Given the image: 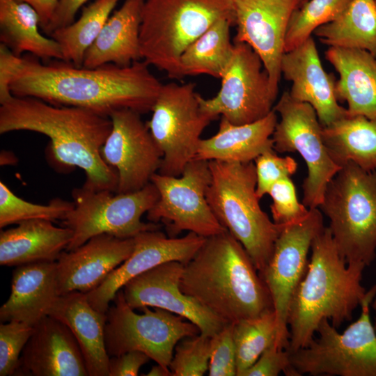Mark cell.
<instances>
[{
    "label": "cell",
    "instance_id": "cell-32",
    "mask_svg": "<svg viewBox=\"0 0 376 376\" xmlns=\"http://www.w3.org/2000/svg\"><path fill=\"white\" fill-rule=\"evenodd\" d=\"M232 25L235 24L230 19L217 21L184 51L180 61L184 77L199 75L221 77L234 52L230 36Z\"/></svg>",
    "mask_w": 376,
    "mask_h": 376
},
{
    "label": "cell",
    "instance_id": "cell-18",
    "mask_svg": "<svg viewBox=\"0 0 376 376\" xmlns=\"http://www.w3.org/2000/svg\"><path fill=\"white\" fill-rule=\"evenodd\" d=\"M183 267L180 262L169 261L146 271L124 285V297L133 309L166 310L195 324L201 334L212 337L228 323L181 290Z\"/></svg>",
    "mask_w": 376,
    "mask_h": 376
},
{
    "label": "cell",
    "instance_id": "cell-39",
    "mask_svg": "<svg viewBox=\"0 0 376 376\" xmlns=\"http://www.w3.org/2000/svg\"><path fill=\"white\" fill-rule=\"evenodd\" d=\"M267 194L272 200L270 209L273 221L276 224L288 225L300 221L308 213L309 208L299 202L290 178L277 181Z\"/></svg>",
    "mask_w": 376,
    "mask_h": 376
},
{
    "label": "cell",
    "instance_id": "cell-21",
    "mask_svg": "<svg viewBox=\"0 0 376 376\" xmlns=\"http://www.w3.org/2000/svg\"><path fill=\"white\" fill-rule=\"evenodd\" d=\"M281 72L292 83L289 91L291 97L311 104L322 127L348 115L347 109L338 104L336 82L324 70L312 36L284 52Z\"/></svg>",
    "mask_w": 376,
    "mask_h": 376
},
{
    "label": "cell",
    "instance_id": "cell-36",
    "mask_svg": "<svg viewBox=\"0 0 376 376\" xmlns=\"http://www.w3.org/2000/svg\"><path fill=\"white\" fill-rule=\"evenodd\" d=\"M74 207L72 201L54 198L47 205L28 202L16 196L0 182V228L30 219L63 221Z\"/></svg>",
    "mask_w": 376,
    "mask_h": 376
},
{
    "label": "cell",
    "instance_id": "cell-20",
    "mask_svg": "<svg viewBox=\"0 0 376 376\" xmlns=\"http://www.w3.org/2000/svg\"><path fill=\"white\" fill-rule=\"evenodd\" d=\"M134 237L119 238L103 233L71 251H63L56 260L59 296L72 291L88 293L131 255Z\"/></svg>",
    "mask_w": 376,
    "mask_h": 376
},
{
    "label": "cell",
    "instance_id": "cell-30",
    "mask_svg": "<svg viewBox=\"0 0 376 376\" xmlns=\"http://www.w3.org/2000/svg\"><path fill=\"white\" fill-rule=\"evenodd\" d=\"M322 135L331 157L339 166L352 162L367 171L376 169V117L348 113L322 127Z\"/></svg>",
    "mask_w": 376,
    "mask_h": 376
},
{
    "label": "cell",
    "instance_id": "cell-4",
    "mask_svg": "<svg viewBox=\"0 0 376 376\" xmlns=\"http://www.w3.org/2000/svg\"><path fill=\"white\" fill-rule=\"evenodd\" d=\"M311 250L306 272L288 308L289 352L307 346L323 320L336 328L351 320L367 292L361 284L366 266L347 263L329 227L314 238Z\"/></svg>",
    "mask_w": 376,
    "mask_h": 376
},
{
    "label": "cell",
    "instance_id": "cell-51",
    "mask_svg": "<svg viewBox=\"0 0 376 376\" xmlns=\"http://www.w3.org/2000/svg\"><path fill=\"white\" fill-rule=\"evenodd\" d=\"M375 1H376V0H375Z\"/></svg>",
    "mask_w": 376,
    "mask_h": 376
},
{
    "label": "cell",
    "instance_id": "cell-3",
    "mask_svg": "<svg viewBox=\"0 0 376 376\" xmlns=\"http://www.w3.org/2000/svg\"><path fill=\"white\" fill-rule=\"evenodd\" d=\"M180 286L228 324L274 311L265 281L242 244L228 230L206 237L184 265Z\"/></svg>",
    "mask_w": 376,
    "mask_h": 376
},
{
    "label": "cell",
    "instance_id": "cell-50",
    "mask_svg": "<svg viewBox=\"0 0 376 376\" xmlns=\"http://www.w3.org/2000/svg\"><path fill=\"white\" fill-rule=\"evenodd\" d=\"M375 171L376 172V169L375 170Z\"/></svg>",
    "mask_w": 376,
    "mask_h": 376
},
{
    "label": "cell",
    "instance_id": "cell-34",
    "mask_svg": "<svg viewBox=\"0 0 376 376\" xmlns=\"http://www.w3.org/2000/svg\"><path fill=\"white\" fill-rule=\"evenodd\" d=\"M276 322L274 311L233 324L237 376L249 368L263 352L275 343Z\"/></svg>",
    "mask_w": 376,
    "mask_h": 376
},
{
    "label": "cell",
    "instance_id": "cell-37",
    "mask_svg": "<svg viewBox=\"0 0 376 376\" xmlns=\"http://www.w3.org/2000/svg\"><path fill=\"white\" fill-rule=\"evenodd\" d=\"M169 365L171 376H202L208 370L211 337L201 334L186 337L175 347Z\"/></svg>",
    "mask_w": 376,
    "mask_h": 376
},
{
    "label": "cell",
    "instance_id": "cell-41",
    "mask_svg": "<svg viewBox=\"0 0 376 376\" xmlns=\"http://www.w3.org/2000/svg\"><path fill=\"white\" fill-rule=\"evenodd\" d=\"M211 341L212 351L208 375H236V354L233 336V324H228L212 336Z\"/></svg>",
    "mask_w": 376,
    "mask_h": 376
},
{
    "label": "cell",
    "instance_id": "cell-7",
    "mask_svg": "<svg viewBox=\"0 0 376 376\" xmlns=\"http://www.w3.org/2000/svg\"><path fill=\"white\" fill-rule=\"evenodd\" d=\"M318 208L329 219L347 263L369 266L376 257V172L345 164L328 184Z\"/></svg>",
    "mask_w": 376,
    "mask_h": 376
},
{
    "label": "cell",
    "instance_id": "cell-9",
    "mask_svg": "<svg viewBox=\"0 0 376 376\" xmlns=\"http://www.w3.org/2000/svg\"><path fill=\"white\" fill-rule=\"evenodd\" d=\"M74 207L62 221L73 231L66 251L82 245L93 236L107 233L119 238H132L145 230H159L158 223H145L141 217L159 198L157 187L151 182L141 189L130 193L109 190L93 191L74 188Z\"/></svg>",
    "mask_w": 376,
    "mask_h": 376
},
{
    "label": "cell",
    "instance_id": "cell-28",
    "mask_svg": "<svg viewBox=\"0 0 376 376\" xmlns=\"http://www.w3.org/2000/svg\"><path fill=\"white\" fill-rule=\"evenodd\" d=\"M327 60L339 75L336 93L351 116L376 117V56L352 48L329 47Z\"/></svg>",
    "mask_w": 376,
    "mask_h": 376
},
{
    "label": "cell",
    "instance_id": "cell-47",
    "mask_svg": "<svg viewBox=\"0 0 376 376\" xmlns=\"http://www.w3.org/2000/svg\"><path fill=\"white\" fill-rule=\"evenodd\" d=\"M0 162L1 166L13 165L17 162V158L13 152L2 150L0 155Z\"/></svg>",
    "mask_w": 376,
    "mask_h": 376
},
{
    "label": "cell",
    "instance_id": "cell-48",
    "mask_svg": "<svg viewBox=\"0 0 376 376\" xmlns=\"http://www.w3.org/2000/svg\"><path fill=\"white\" fill-rule=\"evenodd\" d=\"M147 376H171V373L170 369L165 368L157 363L156 366L152 367L150 370L146 375Z\"/></svg>",
    "mask_w": 376,
    "mask_h": 376
},
{
    "label": "cell",
    "instance_id": "cell-2",
    "mask_svg": "<svg viewBox=\"0 0 376 376\" xmlns=\"http://www.w3.org/2000/svg\"><path fill=\"white\" fill-rule=\"evenodd\" d=\"M111 128L110 117L33 97L13 95L0 107L1 134L26 130L46 135L48 161L58 171L81 169L86 175L82 187L93 191H117L118 173L100 152Z\"/></svg>",
    "mask_w": 376,
    "mask_h": 376
},
{
    "label": "cell",
    "instance_id": "cell-5",
    "mask_svg": "<svg viewBox=\"0 0 376 376\" xmlns=\"http://www.w3.org/2000/svg\"><path fill=\"white\" fill-rule=\"evenodd\" d=\"M207 201L219 223L244 246L259 274L285 225L272 221L260 205L253 162L208 161Z\"/></svg>",
    "mask_w": 376,
    "mask_h": 376
},
{
    "label": "cell",
    "instance_id": "cell-33",
    "mask_svg": "<svg viewBox=\"0 0 376 376\" xmlns=\"http://www.w3.org/2000/svg\"><path fill=\"white\" fill-rule=\"evenodd\" d=\"M120 0H95L79 18L54 30L49 36L59 45L63 61L82 67L87 49L94 42Z\"/></svg>",
    "mask_w": 376,
    "mask_h": 376
},
{
    "label": "cell",
    "instance_id": "cell-12",
    "mask_svg": "<svg viewBox=\"0 0 376 376\" xmlns=\"http://www.w3.org/2000/svg\"><path fill=\"white\" fill-rule=\"evenodd\" d=\"M273 109L280 116L272 134L274 150L301 156L308 169L302 203L308 208H318L328 184L341 167L327 149L317 113L311 104L294 100L289 92L282 94Z\"/></svg>",
    "mask_w": 376,
    "mask_h": 376
},
{
    "label": "cell",
    "instance_id": "cell-10",
    "mask_svg": "<svg viewBox=\"0 0 376 376\" xmlns=\"http://www.w3.org/2000/svg\"><path fill=\"white\" fill-rule=\"evenodd\" d=\"M108 308L105 325V345L109 356L131 351L146 354L165 368L173 356L175 345L186 337L200 334V329L186 319L160 308L134 311L126 301L121 288Z\"/></svg>",
    "mask_w": 376,
    "mask_h": 376
},
{
    "label": "cell",
    "instance_id": "cell-46",
    "mask_svg": "<svg viewBox=\"0 0 376 376\" xmlns=\"http://www.w3.org/2000/svg\"><path fill=\"white\" fill-rule=\"evenodd\" d=\"M33 7L40 17V27L44 31L52 20L59 0H16Z\"/></svg>",
    "mask_w": 376,
    "mask_h": 376
},
{
    "label": "cell",
    "instance_id": "cell-1",
    "mask_svg": "<svg viewBox=\"0 0 376 376\" xmlns=\"http://www.w3.org/2000/svg\"><path fill=\"white\" fill-rule=\"evenodd\" d=\"M13 79L14 96L33 97L55 106L80 107L109 117L128 109L151 111L162 84L143 60L129 66L76 67L63 60L42 61L31 54Z\"/></svg>",
    "mask_w": 376,
    "mask_h": 376
},
{
    "label": "cell",
    "instance_id": "cell-13",
    "mask_svg": "<svg viewBox=\"0 0 376 376\" xmlns=\"http://www.w3.org/2000/svg\"><path fill=\"white\" fill-rule=\"evenodd\" d=\"M211 181L208 161L194 159L180 176L155 173L150 182L159 198L146 213L153 223L162 222L169 237L182 231L208 237L227 230L218 221L206 198Z\"/></svg>",
    "mask_w": 376,
    "mask_h": 376
},
{
    "label": "cell",
    "instance_id": "cell-25",
    "mask_svg": "<svg viewBox=\"0 0 376 376\" xmlns=\"http://www.w3.org/2000/svg\"><path fill=\"white\" fill-rule=\"evenodd\" d=\"M73 237L70 228L57 227L46 219L22 221L0 233V265L19 266L54 262Z\"/></svg>",
    "mask_w": 376,
    "mask_h": 376
},
{
    "label": "cell",
    "instance_id": "cell-17",
    "mask_svg": "<svg viewBox=\"0 0 376 376\" xmlns=\"http://www.w3.org/2000/svg\"><path fill=\"white\" fill-rule=\"evenodd\" d=\"M237 33L260 56L272 89L278 93L281 63L291 17L303 0H232Z\"/></svg>",
    "mask_w": 376,
    "mask_h": 376
},
{
    "label": "cell",
    "instance_id": "cell-6",
    "mask_svg": "<svg viewBox=\"0 0 376 376\" xmlns=\"http://www.w3.org/2000/svg\"><path fill=\"white\" fill-rule=\"evenodd\" d=\"M235 24L232 0H144L140 25L141 59L173 79H182L184 51L214 23Z\"/></svg>",
    "mask_w": 376,
    "mask_h": 376
},
{
    "label": "cell",
    "instance_id": "cell-31",
    "mask_svg": "<svg viewBox=\"0 0 376 376\" xmlns=\"http://www.w3.org/2000/svg\"><path fill=\"white\" fill-rule=\"evenodd\" d=\"M313 33L329 47L360 49L376 56L375 0H352L337 19Z\"/></svg>",
    "mask_w": 376,
    "mask_h": 376
},
{
    "label": "cell",
    "instance_id": "cell-19",
    "mask_svg": "<svg viewBox=\"0 0 376 376\" xmlns=\"http://www.w3.org/2000/svg\"><path fill=\"white\" fill-rule=\"evenodd\" d=\"M206 237L189 232L182 237H167L159 230H145L134 237L131 255L111 272L102 284L86 293L91 306L106 313L111 301L132 279L169 261L187 263Z\"/></svg>",
    "mask_w": 376,
    "mask_h": 376
},
{
    "label": "cell",
    "instance_id": "cell-26",
    "mask_svg": "<svg viewBox=\"0 0 376 376\" xmlns=\"http://www.w3.org/2000/svg\"><path fill=\"white\" fill-rule=\"evenodd\" d=\"M273 109L265 118L247 124L235 125L221 117L214 136L200 141L194 159L246 163L274 149L272 134L277 123Z\"/></svg>",
    "mask_w": 376,
    "mask_h": 376
},
{
    "label": "cell",
    "instance_id": "cell-24",
    "mask_svg": "<svg viewBox=\"0 0 376 376\" xmlns=\"http://www.w3.org/2000/svg\"><path fill=\"white\" fill-rule=\"evenodd\" d=\"M49 315L65 324L76 338L88 376H109L105 345L107 314L95 309L86 293L72 291L58 296Z\"/></svg>",
    "mask_w": 376,
    "mask_h": 376
},
{
    "label": "cell",
    "instance_id": "cell-14",
    "mask_svg": "<svg viewBox=\"0 0 376 376\" xmlns=\"http://www.w3.org/2000/svg\"><path fill=\"white\" fill-rule=\"evenodd\" d=\"M217 94H198L201 110L213 120L219 116L235 125L258 121L274 109L277 94L257 53L246 43L234 42L231 61L221 77Z\"/></svg>",
    "mask_w": 376,
    "mask_h": 376
},
{
    "label": "cell",
    "instance_id": "cell-16",
    "mask_svg": "<svg viewBox=\"0 0 376 376\" xmlns=\"http://www.w3.org/2000/svg\"><path fill=\"white\" fill-rule=\"evenodd\" d=\"M109 117L112 128L101 148V156L118 173L116 193L139 191L158 172L162 152L140 113L122 109L113 111Z\"/></svg>",
    "mask_w": 376,
    "mask_h": 376
},
{
    "label": "cell",
    "instance_id": "cell-40",
    "mask_svg": "<svg viewBox=\"0 0 376 376\" xmlns=\"http://www.w3.org/2000/svg\"><path fill=\"white\" fill-rule=\"evenodd\" d=\"M256 173V194L260 199L277 181L295 173L297 164L292 157H279L274 149L264 152L253 161Z\"/></svg>",
    "mask_w": 376,
    "mask_h": 376
},
{
    "label": "cell",
    "instance_id": "cell-27",
    "mask_svg": "<svg viewBox=\"0 0 376 376\" xmlns=\"http://www.w3.org/2000/svg\"><path fill=\"white\" fill-rule=\"evenodd\" d=\"M144 0H125L110 15L94 42L86 52L83 66L95 68L106 64L129 66L142 60L140 25Z\"/></svg>",
    "mask_w": 376,
    "mask_h": 376
},
{
    "label": "cell",
    "instance_id": "cell-23",
    "mask_svg": "<svg viewBox=\"0 0 376 376\" xmlns=\"http://www.w3.org/2000/svg\"><path fill=\"white\" fill-rule=\"evenodd\" d=\"M58 296L56 261L16 266L10 297L0 308L1 322L18 321L33 327L49 315Z\"/></svg>",
    "mask_w": 376,
    "mask_h": 376
},
{
    "label": "cell",
    "instance_id": "cell-15",
    "mask_svg": "<svg viewBox=\"0 0 376 376\" xmlns=\"http://www.w3.org/2000/svg\"><path fill=\"white\" fill-rule=\"evenodd\" d=\"M324 227L322 212L318 207L309 208L304 218L285 225L276 240L268 264L260 274L272 299L276 322L275 345L279 349L288 347L289 305L306 272L311 244Z\"/></svg>",
    "mask_w": 376,
    "mask_h": 376
},
{
    "label": "cell",
    "instance_id": "cell-44",
    "mask_svg": "<svg viewBox=\"0 0 376 376\" xmlns=\"http://www.w3.org/2000/svg\"><path fill=\"white\" fill-rule=\"evenodd\" d=\"M150 357L139 351H131L111 357L109 362V376H136Z\"/></svg>",
    "mask_w": 376,
    "mask_h": 376
},
{
    "label": "cell",
    "instance_id": "cell-38",
    "mask_svg": "<svg viewBox=\"0 0 376 376\" xmlns=\"http://www.w3.org/2000/svg\"><path fill=\"white\" fill-rule=\"evenodd\" d=\"M33 332V327L18 321L0 324V375H15L23 349Z\"/></svg>",
    "mask_w": 376,
    "mask_h": 376
},
{
    "label": "cell",
    "instance_id": "cell-11",
    "mask_svg": "<svg viewBox=\"0 0 376 376\" xmlns=\"http://www.w3.org/2000/svg\"><path fill=\"white\" fill-rule=\"evenodd\" d=\"M195 84H162L146 125L163 157L157 173L180 176L193 160L201 135L213 120L199 106Z\"/></svg>",
    "mask_w": 376,
    "mask_h": 376
},
{
    "label": "cell",
    "instance_id": "cell-35",
    "mask_svg": "<svg viewBox=\"0 0 376 376\" xmlns=\"http://www.w3.org/2000/svg\"><path fill=\"white\" fill-rule=\"evenodd\" d=\"M352 0H309L297 8L290 20L285 52L301 45L320 26L337 19Z\"/></svg>",
    "mask_w": 376,
    "mask_h": 376
},
{
    "label": "cell",
    "instance_id": "cell-8",
    "mask_svg": "<svg viewBox=\"0 0 376 376\" xmlns=\"http://www.w3.org/2000/svg\"><path fill=\"white\" fill-rule=\"evenodd\" d=\"M376 285L367 290L359 318L339 333L327 319L307 346L289 352L298 375L376 376V331L370 319Z\"/></svg>",
    "mask_w": 376,
    "mask_h": 376
},
{
    "label": "cell",
    "instance_id": "cell-43",
    "mask_svg": "<svg viewBox=\"0 0 376 376\" xmlns=\"http://www.w3.org/2000/svg\"><path fill=\"white\" fill-rule=\"evenodd\" d=\"M22 62V56L15 55L6 45L0 43V104L13 96L10 84Z\"/></svg>",
    "mask_w": 376,
    "mask_h": 376
},
{
    "label": "cell",
    "instance_id": "cell-22",
    "mask_svg": "<svg viewBox=\"0 0 376 376\" xmlns=\"http://www.w3.org/2000/svg\"><path fill=\"white\" fill-rule=\"evenodd\" d=\"M18 376H88L79 344L70 329L47 315L35 326L20 356Z\"/></svg>",
    "mask_w": 376,
    "mask_h": 376
},
{
    "label": "cell",
    "instance_id": "cell-29",
    "mask_svg": "<svg viewBox=\"0 0 376 376\" xmlns=\"http://www.w3.org/2000/svg\"><path fill=\"white\" fill-rule=\"evenodd\" d=\"M35 9L16 0H0V41L18 56L31 54L42 61L63 60L61 47L51 37L42 36Z\"/></svg>",
    "mask_w": 376,
    "mask_h": 376
},
{
    "label": "cell",
    "instance_id": "cell-45",
    "mask_svg": "<svg viewBox=\"0 0 376 376\" xmlns=\"http://www.w3.org/2000/svg\"><path fill=\"white\" fill-rule=\"evenodd\" d=\"M88 1L59 0L51 22L43 31L49 36L54 30L72 24L78 10Z\"/></svg>",
    "mask_w": 376,
    "mask_h": 376
},
{
    "label": "cell",
    "instance_id": "cell-42",
    "mask_svg": "<svg viewBox=\"0 0 376 376\" xmlns=\"http://www.w3.org/2000/svg\"><path fill=\"white\" fill-rule=\"evenodd\" d=\"M281 372L288 376H299L290 363L289 352L273 343L242 376H277Z\"/></svg>",
    "mask_w": 376,
    "mask_h": 376
},
{
    "label": "cell",
    "instance_id": "cell-49",
    "mask_svg": "<svg viewBox=\"0 0 376 376\" xmlns=\"http://www.w3.org/2000/svg\"><path fill=\"white\" fill-rule=\"evenodd\" d=\"M371 307L373 308V311L375 312V321H374L373 325H374L375 329L376 331V295H375V298L373 299V300L372 301Z\"/></svg>",
    "mask_w": 376,
    "mask_h": 376
}]
</instances>
